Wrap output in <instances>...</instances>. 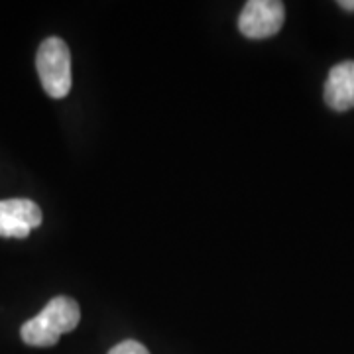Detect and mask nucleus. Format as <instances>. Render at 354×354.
Returning <instances> with one entry per match:
<instances>
[{
	"label": "nucleus",
	"mask_w": 354,
	"mask_h": 354,
	"mask_svg": "<svg viewBox=\"0 0 354 354\" xmlns=\"http://www.w3.org/2000/svg\"><path fill=\"white\" fill-rule=\"evenodd\" d=\"M286 20V6L278 0H250L239 16V30L250 39L276 36Z\"/></svg>",
	"instance_id": "7ed1b4c3"
},
{
	"label": "nucleus",
	"mask_w": 354,
	"mask_h": 354,
	"mask_svg": "<svg viewBox=\"0 0 354 354\" xmlns=\"http://www.w3.org/2000/svg\"><path fill=\"white\" fill-rule=\"evenodd\" d=\"M339 6L348 10V12H354V0H342V2H339Z\"/></svg>",
	"instance_id": "0eeeda50"
},
{
	"label": "nucleus",
	"mask_w": 354,
	"mask_h": 354,
	"mask_svg": "<svg viewBox=\"0 0 354 354\" xmlns=\"http://www.w3.org/2000/svg\"><path fill=\"white\" fill-rule=\"evenodd\" d=\"M81 321V309L75 299L67 295H57L46 305L38 315L26 321L20 329V337L28 346H53L62 335L77 329Z\"/></svg>",
	"instance_id": "f257e3e1"
},
{
	"label": "nucleus",
	"mask_w": 354,
	"mask_h": 354,
	"mask_svg": "<svg viewBox=\"0 0 354 354\" xmlns=\"http://www.w3.org/2000/svg\"><path fill=\"white\" fill-rule=\"evenodd\" d=\"M36 69L44 91L51 99H64L71 91V51L62 38H48L39 44Z\"/></svg>",
	"instance_id": "f03ea898"
},
{
	"label": "nucleus",
	"mask_w": 354,
	"mask_h": 354,
	"mask_svg": "<svg viewBox=\"0 0 354 354\" xmlns=\"http://www.w3.org/2000/svg\"><path fill=\"white\" fill-rule=\"evenodd\" d=\"M44 221L38 203L30 199H4L0 201V236L26 239Z\"/></svg>",
	"instance_id": "20e7f679"
},
{
	"label": "nucleus",
	"mask_w": 354,
	"mask_h": 354,
	"mask_svg": "<svg viewBox=\"0 0 354 354\" xmlns=\"http://www.w3.org/2000/svg\"><path fill=\"white\" fill-rule=\"evenodd\" d=\"M325 102L337 113L354 109V62H342L329 71Z\"/></svg>",
	"instance_id": "39448f33"
},
{
	"label": "nucleus",
	"mask_w": 354,
	"mask_h": 354,
	"mask_svg": "<svg viewBox=\"0 0 354 354\" xmlns=\"http://www.w3.org/2000/svg\"><path fill=\"white\" fill-rule=\"evenodd\" d=\"M109 354H150V351L138 341H122L113 346Z\"/></svg>",
	"instance_id": "423d86ee"
}]
</instances>
